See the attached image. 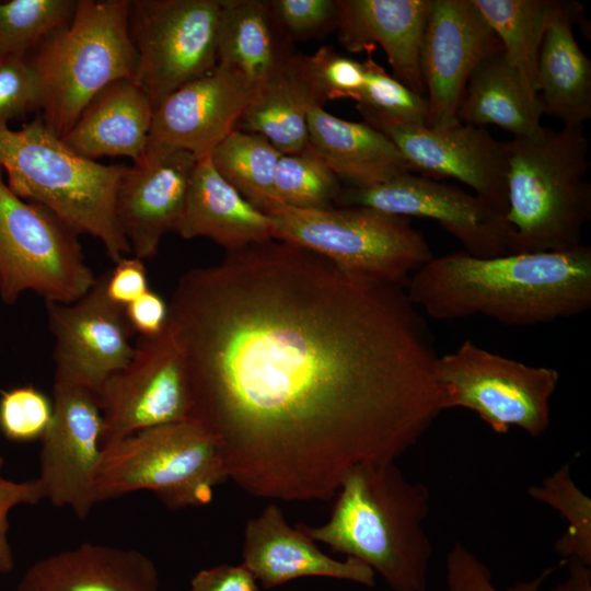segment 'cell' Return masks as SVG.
Returning <instances> with one entry per match:
<instances>
[{"instance_id":"1","label":"cell","mask_w":591,"mask_h":591,"mask_svg":"<svg viewBox=\"0 0 591 591\" xmlns=\"http://www.w3.org/2000/svg\"><path fill=\"white\" fill-rule=\"evenodd\" d=\"M167 304L190 418L255 497L329 500L350 468L396 461L449 409L405 289L298 245L228 252L184 273Z\"/></svg>"},{"instance_id":"2","label":"cell","mask_w":591,"mask_h":591,"mask_svg":"<svg viewBox=\"0 0 591 591\" xmlns=\"http://www.w3.org/2000/svg\"><path fill=\"white\" fill-rule=\"evenodd\" d=\"M409 301L436 321L485 315L508 326L554 322L591 306V247L480 258L432 257L408 279Z\"/></svg>"},{"instance_id":"3","label":"cell","mask_w":591,"mask_h":591,"mask_svg":"<svg viewBox=\"0 0 591 591\" xmlns=\"http://www.w3.org/2000/svg\"><path fill=\"white\" fill-rule=\"evenodd\" d=\"M326 522L298 524L315 542L369 566L392 591H426L432 543L430 490L395 461H370L341 478Z\"/></svg>"},{"instance_id":"4","label":"cell","mask_w":591,"mask_h":591,"mask_svg":"<svg viewBox=\"0 0 591 591\" xmlns=\"http://www.w3.org/2000/svg\"><path fill=\"white\" fill-rule=\"evenodd\" d=\"M505 144L510 253L579 246L591 218L589 141L583 126L544 127L536 137L512 138Z\"/></svg>"},{"instance_id":"5","label":"cell","mask_w":591,"mask_h":591,"mask_svg":"<svg viewBox=\"0 0 591 591\" xmlns=\"http://www.w3.org/2000/svg\"><path fill=\"white\" fill-rule=\"evenodd\" d=\"M0 166L15 195L47 208L78 234L100 240L112 262L131 254L115 217L116 188L127 165L78 154L39 116L18 130L0 126Z\"/></svg>"},{"instance_id":"6","label":"cell","mask_w":591,"mask_h":591,"mask_svg":"<svg viewBox=\"0 0 591 591\" xmlns=\"http://www.w3.org/2000/svg\"><path fill=\"white\" fill-rule=\"evenodd\" d=\"M128 9L129 0H77L71 21L27 56L40 88V116L57 137L70 130L105 86L135 79Z\"/></svg>"},{"instance_id":"7","label":"cell","mask_w":591,"mask_h":591,"mask_svg":"<svg viewBox=\"0 0 591 591\" xmlns=\"http://www.w3.org/2000/svg\"><path fill=\"white\" fill-rule=\"evenodd\" d=\"M229 479L215 438L196 420L138 431L102 449L94 483L95 501L152 491L167 508L208 505Z\"/></svg>"},{"instance_id":"8","label":"cell","mask_w":591,"mask_h":591,"mask_svg":"<svg viewBox=\"0 0 591 591\" xmlns=\"http://www.w3.org/2000/svg\"><path fill=\"white\" fill-rule=\"evenodd\" d=\"M275 240L312 251L341 269L379 282L403 286L433 254L408 218L368 207L298 209L268 213Z\"/></svg>"},{"instance_id":"9","label":"cell","mask_w":591,"mask_h":591,"mask_svg":"<svg viewBox=\"0 0 591 591\" xmlns=\"http://www.w3.org/2000/svg\"><path fill=\"white\" fill-rule=\"evenodd\" d=\"M78 233L47 208L15 195L0 166V299L32 291L45 302H73L94 285Z\"/></svg>"},{"instance_id":"10","label":"cell","mask_w":591,"mask_h":591,"mask_svg":"<svg viewBox=\"0 0 591 591\" xmlns=\"http://www.w3.org/2000/svg\"><path fill=\"white\" fill-rule=\"evenodd\" d=\"M433 371L448 408L474 412L496 433L517 427L538 437L549 426L556 369L529 366L466 339L438 356Z\"/></svg>"},{"instance_id":"11","label":"cell","mask_w":591,"mask_h":591,"mask_svg":"<svg viewBox=\"0 0 591 591\" xmlns=\"http://www.w3.org/2000/svg\"><path fill=\"white\" fill-rule=\"evenodd\" d=\"M222 0H129L128 28L137 54L135 81L153 111L218 63Z\"/></svg>"},{"instance_id":"12","label":"cell","mask_w":591,"mask_h":591,"mask_svg":"<svg viewBox=\"0 0 591 591\" xmlns=\"http://www.w3.org/2000/svg\"><path fill=\"white\" fill-rule=\"evenodd\" d=\"M102 414V449L138 431L190 418L186 361L169 325L138 336L130 361L95 394Z\"/></svg>"},{"instance_id":"13","label":"cell","mask_w":591,"mask_h":591,"mask_svg":"<svg viewBox=\"0 0 591 591\" xmlns=\"http://www.w3.org/2000/svg\"><path fill=\"white\" fill-rule=\"evenodd\" d=\"M336 206L434 220L475 257L510 253L512 230L505 215L477 195L440 179L408 173L370 188H343Z\"/></svg>"},{"instance_id":"14","label":"cell","mask_w":591,"mask_h":591,"mask_svg":"<svg viewBox=\"0 0 591 591\" xmlns=\"http://www.w3.org/2000/svg\"><path fill=\"white\" fill-rule=\"evenodd\" d=\"M106 280L107 271L73 302H45L54 337L55 381L94 394L130 361L135 350V332L125 308L108 298Z\"/></svg>"},{"instance_id":"15","label":"cell","mask_w":591,"mask_h":591,"mask_svg":"<svg viewBox=\"0 0 591 591\" xmlns=\"http://www.w3.org/2000/svg\"><path fill=\"white\" fill-rule=\"evenodd\" d=\"M368 125L395 144L415 174L433 179L454 178L506 215V144L497 141L486 128L459 119L439 126L392 121Z\"/></svg>"},{"instance_id":"16","label":"cell","mask_w":591,"mask_h":591,"mask_svg":"<svg viewBox=\"0 0 591 591\" xmlns=\"http://www.w3.org/2000/svg\"><path fill=\"white\" fill-rule=\"evenodd\" d=\"M53 419L40 438L39 474L44 499L67 507L85 519L94 505L103 431L95 394L84 387L54 381Z\"/></svg>"},{"instance_id":"17","label":"cell","mask_w":591,"mask_h":591,"mask_svg":"<svg viewBox=\"0 0 591 591\" xmlns=\"http://www.w3.org/2000/svg\"><path fill=\"white\" fill-rule=\"evenodd\" d=\"M501 50L500 40L473 0H431L420 49L426 125L456 120L472 72Z\"/></svg>"},{"instance_id":"18","label":"cell","mask_w":591,"mask_h":591,"mask_svg":"<svg viewBox=\"0 0 591 591\" xmlns=\"http://www.w3.org/2000/svg\"><path fill=\"white\" fill-rule=\"evenodd\" d=\"M255 91L241 74L217 65L154 108L142 159L176 150L187 151L198 160L210 155L236 129Z\"/></svg>"},{"instance_id":"19","label":"cell","mask_w":591,"mask_h":591,"mask_svg":"<svg viewBox=\"0 0 591 591\" xmlns=\"http://www.w3.org/2000/svg\"><path fill=\"white\" fill-rule=\"evenodd\" d=\"M197 161L176 150L127 165L116 188L115 217L135 257H154L163 236L175 231Z\"/></svg>"},{"instance_id":"20","label":"cell","mask_w":591,"mask_h":591,"mask_svg":"<svg viewBox=\"0 0 591 591\" xmlns=\"http://www.w3.org/2000/svg\"><path fill=\"white\" fill-rule=\"evenodd\" d=\"M242 559L267 590L306 577L375 586L376 575L369 566L352 557L339 560L322 552L298 524L290 525L276 503L245 523Z\"/></svg>"},{"instance_id":"21","label":"cell","mask_w":591,"mask_h":591,"mask_svg":"<svg viewBox=\"0 0 591 591\" xmlns=\"http://www.w3.org/2000/svg\"><path fill=\"white\" fill-rule=\"evenodd\" d=\"M430 7L431 0H338V39L350 53L380 46L392 76L426 97L420 49Z\"/></svg>"},{"instance_id":"22","label":"cell","mask_w":591,"mask_h":591,"mask_svg":"<svg viewBox=\"0 0 591 591\" xmlns=\"http://www.w3.org/2000/svg\"><path fill=\"white\" fill-rule=\"evenodd\" d=\"M15 591H159V572L138 549L88 542L35 561Z\"/></svg>"},{"instance_id":"23","label":"cell","mask_w":591,"mask_h":591,"mask_svg":"<svg viewBox=\"0 0 591 591\" xmlns=\"http://www.w3.org/2000/svg\"><path fill=\"white\" fill-rule=\"evenodd\" d=\"M174 232L187 240L207 237L227 253L274 239L269 216L217 172L210 155L199 159L194 167Z\"/></svg>"},{"instance_id":"24","label":"cell","mask_w":591,"mask_h":591,"mask_svg":"<svg viewBox=\"0 0 591 591\" xmlns=\"http://www.w3.org/2000/svg\"><path fill=\"white\" fill-rule=\"evenodd\" d=\"M153 115L147 93L132 79H120L100 91L83 108L62 141L95 161L127 157L138 163L148 142Z\"/></svg>"},{"instance_id":"25","label":"cell","mask_w":591,"mask_h":591,"mask_svg":"<svg viewBox=\"0 0 591 591\" xmlns=\"http://www.w3.org/2000/svg\"><path fill=\"white\" fill-rule=\"evenodd\" d=\"M308 127L310 147L350 188H370L414 173L395 144L366 123L339 118L311 104Z\"/></svg>"},{"instance_id":"26","label":"cell","mask_w":591,"mask_h":591,"mask_svg":"<svg viewBox=\"0 0 591 591\" xmlns=\"http://www.w3.org/2000/svg\"><path fill=\"white\" fill-rule=\"evenodd\" d=\"M581 14L579 2L560 0L537 61V91L544 114L564 126H583L591 117V61L573 34Z\"/></svg>"},{"instance_id":"27","label":"cell","mask_w":591,"mask_h":591,"mask_svg":"<svg viewBox=\"0 0 591 591\" xmlns=\"http://www.w3.org/2000/svg\"><path fill=\"white\" fill-rule=\"evenodd\" d=\"M275 22L268 0H222L218 63L256 89L296 54Z\"/></svg>"},{"instance_id":"28","label":"cell","mask_w":591,"mask_h":591,"mask_svg":"<svg viewBox=\"0 0 591 591\" xmlns=\"http://www.w3.org/2000/svg\"><path fill=\"white\" fill-rule=\"evenodd\" d=\"M543 114L540 97L529 94L501 50L484 59L474 69L456 117L479 127L498 126L513 138H533L544 129L541 124Z\"/></svg>"},{"instance_id":"29","label":"cell","mask_w":591,"mask_h":591,"mask_svg":"<svg viewBox=\"0 0 591 591\" xmlns=\"http://www.w3.org/2000/svg\"><path fill=\"white\" fill-rule=\"evenodd\" d=\"M311 104L317 103L296 53L257 86L236 128L265 137L282 154L298 153L309 146Z\"/></svg>"},{"instance_id":"30","label":"cell","mask_w":591,"mask_h":591,"mask_svg":"<svg viewBox=\"0 0 591 591\" xmlns=\"http://www.w3.org/2000/svg\"><path fill=\"white\" fill-rule=\"evenodd\" d=\"M501 43L524 88L538 97L537 61L545 31L560 0H473Z\"/></svg>"},{"instance_id":"31","label":"cell","mask_w":591,"mask_h":591,"mask_svg":"<svg viewBox=\"0 0 591 591\" xmlns=\"http://www.w3.org/2000/svg\"><path fill=\"white\" fill-rule=\"evenodd\" d=\"M282 153L265 137L234 129L211 152L217 172L250 204L268 215L283 206L275 190Z\"/></svg>"},{"instance_id":"32","label":"cell","mask_w":591,"mask_h":591,"mask_svg":"<svg viewBox=\"0 0 591 591\" xmlns=\"http://www.w3.org/2000/svg\"><path fill=\"white\" fill-rule=\"evenodd\" d=\"M528 495L566 520L567 528L554 544L561 559H577L591 566V499L575 483L569 464L530 486Z\"/></svg>"},{"instance_id":"33","label":"cell","mask_w":591,"mask_h":591,"mask_svg":"<svg viewBox=\"0 0 591 591\" xmlns=\"http://www.w3.org/2000/svg\"><path fill=\"white\" fill-rule=\"evenodd\" d=\"M76 7L77 0H0V60L27 57L71 21Z\"/></svg>"},{"instance_id":"34","label":"cell","mask_w":591,"mask_h":591,"mask_svg":"<svg viewBox=\"0 0 591 591\" xmlns=\"http://www.w3.org/2000/svg\"><path fill=\"white\" fill-rule=\"evenodd\" d=\"M276 195L283 206L298 209H326L336 206L341 182L310 147L282 154L275 178Z\"/></svg>"},{"instance_id":"35","label":"cell","mask_w":591,"mask_h":591,"mask_svg":"<svg viewBox=\"0 0 591 591\" xmlns=\"http://www.w3.org/2000/svg\"><path fill=\"white\" fill-rule=\"evenodd\" d=\"M364 83L357 103L366 124L392 121L426 125L427 100L387 73L371 54L362 62Z\"/></svg>"},{"instance_id":"36","label":"cell","mask_w":591,"mask_h":591,"mask_svg":"<svg viewBox=\"0 0 591 591\" xmlns=\"http://www.w3.org/2000/svg\"><path fill=\"white\" fill-rule=\"evenodd\" d=\"M304 77L316 103L350 99L357 101L364 83L363 63L322 46L310 56L301 55Z\"/></svg>"},{"instance_id":"37","label":"cell","mask_w":591,"mask_h":591,"mask_svg":"<svg viewBox=\"0 0 591 591\" xmlns=\"http://www.w3.org/2000/svg\"><path fill=\"white\" fill-rule=\"evenodd\" d=\"M53 413V401L33 385L12 387L0 394V431L11 441L40 439Z\"/></svg>"},{"instance_id":"38","label":"cell","mask_w":591,"mask_h":591,"mask_svg":"<svg viewBox=\"0 0 591 591\" xmlns=\"http://www.w3.org/2000/svg\"><path fill=\"white\" fill-rule=\"evenodd\" d=\"M567 560L545 568L532 579L518 581L505 591H538L543 583ZM445 580L448 591H498L489 568L463 543L455 542L445 559Z\"/></svg>"},{"instance_id":"39","label":"cell","mask_w":591,"mask_h":591,"mask_svg":"<svg viewBox=\"0 0 591 591\" xmlns=\"http://www.w3.org/2000/svg\"><path fill=\"white\" fill-rule=\"evenodd\" d=\"M268 4L291 43L323 37L336 30L338 0H269Z\"/></svg>"},{"instance_id":"40","label":"cell","mask_w":591,"mask_h":591,"mask_svg":"<svg viewBox=\"0 0 591 591\" xmlns=\"http://www.w3.org/2000/svg\"><path fill=\"white\" fill-rule=\"evenodd\" d=\"M39 83L27 57L0 60V126L39 111Z\"/></svg>"},{"instance_id":"41","label":"cell","mask_w":591,"mask_h":591,"mask_svg":"<svg viewBox=\"0 0 591 591\" xmlns=\"http://www.w3.org/2000/svg\"><path fill=\"white\" fill-rule=\"evenodd\" d=\"M3 459L0 455V573L14 569V556L8 538L10 511L19 505H36L44 495L36 478L13 482L1 475Z\"/></svg>"},{"instance_id":"42","label":"cell","mask_w":591,"mask_h":591,"mask_svg":"<svg viewBox=\"0 0 591 591\" xmlns=\"http://www.w3.org/2000/svg\"><path fill=\"white\" fill-rule=\"evenodd\" d=\"M149 290L147 268L142 259L123 257L107 270L106 293L108 298L127 306Z\"/></svg>"},{"instance_id":"43","label":"cell","mask_w":591,"mask_h":591,"mask_svg":"<svg viewBox=\"0 0 591 591\" xmlns=\"http://www.w3.org/2000/svg\"><path fill=\"white\" fill-rule=\"evenodd\" d=\"M189 591H260L255 576L243 565L222 564L199 570Z\"/></svg>"},{"instance_id":"44","label":"cell","mask_w":591,"mask_h":591,"mask_svg":"<svg viewBox=\"0 0 591 591\" xmlns=\"http://www.w3.org/2000/svg\"><path fill=\"white\" fill-rule=\"evenodd\" d=\"M127 320L138 336H154L162 333L169 320V304L153 290H148L125 306Z\"/></svg>"},{"instance_id":"45","label":"cell","mask_w":591,"mask_h":591,"mask_svg":"<svg viewBox=\"0 0 591 591\" xmlns=\"http://www.w3.org/2000/svg\"><path fill=\"white\" fill-rule=\"evenodd\" d=\"M566 578L548 591H591V566L577 559L566 563Z\"/></svg>"}]
</instances>
